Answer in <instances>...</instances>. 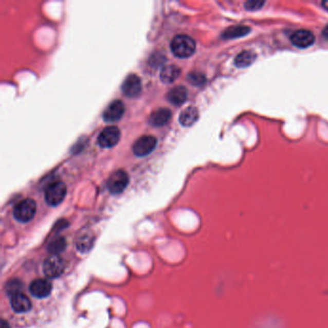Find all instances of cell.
Segmentation results:
<instances>
[{"label":"cell","instance_id":"6da1fadb","mask_svg":"<svg viewBox=\"0 0 328 328\" xmlns=\"http://www.w3.org/2000/svg\"><path fill=\"white\" fill-rule=\"evenodd\" d=\"M172 53L178 58H188L195 51V42L187 35H178L171 43Z\"/></svg>","mask_w":328,"mask_h":328},{"label":"cell","instance_id":"7a4b0ae2","mask_svg":"<svg viewBox=\"0 0 328 328\" xmlns=\"http://www.w3.org/2000/svg\"><path fill=\"white\" fill-rule=\"evenodd\" d=\"M37 205L33 199H24L19 202L14 208V216L20 223H28L36 214Z\"/></svg>","mask_w":328,"mask_h":328},{"label":"cell","instance_id":"3957f363","mask_svg":"<svg viewBox=\"0 0 328 328\" xmlns=\"http://www.w3.org/2000/svg\"><path fill=\"white\" fill-rule=\"evenodd\" d=\"M67 194V187L62 181H56L46 188L45 202L50 206H57L64 201Z\"/></svg>","mask_w":328,"mask_h":328},{"label":"cell","instance_id":"277c9868","mask_svg":"<svg viewBox=\"0 0 328 328\" xmlns=\"http://www.w3.org/2000/svg\"><path fill=\"white\" fill-rule=\"evenodd\" d=\"M66 264L59 255H51L45 259L43 269L45 276L49 278H57L63 275Z\"/></svg>","mask_w":328,"mask_h":328},{"label":"cell","instance_id":"5b68a950","mask_svg":"<svg viewBox=\"0 0 328 328\" xmlns=\"http://www.w3.org/2000/svg\"><path fill=\"white\" fill-rule=\"evenodd\" d=\"M129 183V176L123 170H119L112 173L108 180V190L112 194L122 193Z\"/></svg>","mask_w":328,"mask_h":328},{"label":"cell","instance_id":"8992f818","mask_svg":"<svg viewBox=\"0 0 328 328\" xmlns=\"http://www.w3.org/2000/svg\"><path fill=\"white\" fill-rule=\"evenodd\" d=\"M120 139V131L117 126L106 127L98 136L97 142L103 149L115 147Z\"/></svg>","mask_w":328,"mask_h":328},{"label":"cell","instance_id":"52a82bcc","mask_svg":"<svg viewBox=\"0 0 328 328\" xmlns=\"http://www.w3.org/2000/svg\"><path fill=\"white\" fill-rule=\"evenodd\" d=\"M157 140L153 136H142L133 145V152L136 156L144 157L151 153L156 148Z\"/></svg>","mask_w":328,"mask_h":328},{"label":"cell","instance_id":"ba28073f","mask_svg":"<svg viewBox=\"0 0 328 328\" xmlns=\"http://www.w3.org/2000/svg\"><path fill=\"white\" fill-rule=\"evenodd\" d=\"M29 291L35 298H47L52 291V284L47 279H36L30 284Z\"/></svg>","mask_w":328,"mask_h":328},{"label":"cell","instance_id":"9c48e42d","mask_svg":"<svg viewBox=\"0 0 328 328\" xmlns=\"http://www.w3.org/2000/svg\"><path fill=\"white\" fill-rule=\"evenodd\" d=\"M121 89L128 97H138L142 90V81L136 75H129L122 84Z\"/></svg>","mask_w":328,"mask_h":328},{"label":"cell","instance_id":"30bf717a","mask_svg":"<svg viewBox=\"0 0 328 328\" xmlns=\"http://www.w3.org/2000/svg\"><path fill=\"white\" fill-rule=\"evenodd\" d=\"M124 112L125 108L123 102L120 100H115L106 108L103 113V119L106 122H116L122 118Z\"/></svg>","mask_w":328,"mask_h":328},{"label":"cell","instance_id":"8fae6325","mask_svg":"<svg viewBox=\"0 0 328 328\" xmlns=\"http://www.w3.org/2000/svg\"><path fill=\"white\" fill-rule=\"evenodd\" d=\"M291 42L297 47L307 48L315 43V36L308 30H298L291 34Z\"/></svg>","mask_w":328,"mask_h":328},{"label":"cell","instance_id":"7c38bea8","mask_svg":"<svg viewBox=\"0 0 328 328\" xmlns=\"http://www.w3.org/2000/svg\"><path fill=\"white\" fill-rule=\"evenodd\" d=\"M11 306L15 313H26L32 308L29 298L23 293L11 297Z\"/></svg>","mask_w":328,"mask_h":328},{"label":"cell","instance_id":"4fadbf2b","mask_svg":"<svg viewBox=\"0 0 328 328\" xmlns=\"http://www.w3.org/2000/svg\"><path fill=\"white\" fill-rule=\"evenodd\" d=\"M171 117H172V113L169 109H166V108L158 109L155 112H153L150 115L149 123L152 126H163L170 120Z\"/></svg>","mask_w":328,"mask_h":328},{"label":"cell","instance_id":"5bb4252c","mask_svg":"<svg viewBox=\"0 0 328 328\" xmlns=\"http://www.w3.org/2000/svg\"><path fill=\"white\" fill-rule=\"evenodd\" d=\"M199 118V113L195 107H188L179 116V122L182 126H192Z\"/></svg>","mask_w":328,"mask_h":328},{"label":"cell","instance_id":"9a60e30c","mask_svg":"<svg viewBox=\"0 0 328 328\" xmlns=\"http://www.w3.org/2000/svg\"><path fill=\"white\" fill-rule=\"evenodd\" d=\"M188 97V92L185 87L179 86L171 89L168 94V99L169 101L173 105H182L187 100Z\"/></svg>","mask_w":328,"mask_h":328},{"label":"cell","instance_id":"2e32d148","mask_svg":"<svg viewBox=\"0 0 328 328\" xmlns=\"http://www.w3.org/2000/svg\"><path fill=\"white\" fill-rule=\"evenodd\" d=\"M181 75V69L174 65H168L161 70V80L165 84L174 82Z\"/></svg>","mask_w":328,"mask_h":328},{"label":"cell","instance_id":"e0dca14e","mask_svg":"<svg viewBox=\"0 0 328 328\" xmlns=\"http://www.w3.org/2000/svg\"><path fill=\"white\" fill-rule=\"evenodd\" d=\"M256 53L251 50H244L239 53L237 57L234 60L235 66L237 67H246L250 66L254 61L256 60Z\"/></svg>","mask_w":328,"mask_h":328},{"label":"cell","instance_id":"ac0fdd59","mask_svg":"<svg viewBox=\"0 0 328 328\" xmlns=\"http://www.w3.org/2000/svg\"><path fill=\"white\" fill-rule=\"evenodd\" d=\"M250 32V28L244 25H237V26H232L230 28L225 30L223 34L224 39H237V38L244 37L246 36Z\"/></svg>","mask_w":328,"mask_h":328},{"label":"cell","instance_id":"d6986e66","mask_svg":"<svg viewBox=\"0 0 328 328\" xmlns=\"http://www.w3.org/2000/svg\"><path fill=\"white\" fill-rule=\"evenodd\" d=\"M94 245V239L92 235H83L76 242V247L81 252H87Z\"/></svg>","mask_w":328,"mask_h":328},{"label":"cell","instance_id":"ffe728a7","mask_svg":"<svg viewBox=\"0 0 328 328\" xmlns=\"http://www.w3.org/2000/svg\"><path fill=\"white\" fill-rule=\"evenodd\" d=\"M67 246V242L65 238H58L52 241L48 246V251L52 255H58L60 252L64 251Z\"/></svg>","mask_w":328,"mask_h":328},{"label":"cell","instance_id":"44dd1931","mask_svg":"<svg viewBox=\"0 0 328 328\" xmlns=\"http://www.w3.org/2000/svg\"><path fill=\"white\" fill-rule=\"evenodd\" d=\"M23 289V283L20 280H11L7 283L6 286V291L8 295L11 297L21 294Z\"/></svg>","mask_w":328,"mask_h":328},{"label":"cell","instance_id":"7402d4cb","mask_svg":"<svg viewBox=\"0 0 328 328\" xmlns=\"http://www.w3.org/2000/svg\"><path fill=\"white\" fill-rule=\"evenodd\" d=\"M188 80H189V82L192 83L194 86H201L206 81L205 76L199 72L190 74L188 75Z\"/></svg>","mask_w":328,"mask_h":328},{"label":"cell","instance_id":"603a6c76","mask_svg":"<svg viewBox=\"0 0 328 328\" xmlns=\"http://www.w3.org/2000/svg\"><path fill=\"white\" fill-rule=\"evenodd\" d=\"M264 4H265L264 1H248L245 3V7L248 11H256L261 9Z\"/></svg>","mask_w":328,"mask_h":328},{"label":"cell","instance_id":"cb8c5ba5","mask_svg":"<svg viewBox=\"0 0 328 328\" xmlns=\"http://www.w3.org/2000/svg\"><path fill=\"white\" fill-rule=\"evenodd\" d=\"M0 328H11L7 321H1V324H0Z\"/></svg>","mask_w":328,"mask_h":328},{"label":"cell","instance_id":"d4e9b609","mask_svg":"<svg viewBox=\"0 0 328 328\" xmlns=\"http://www.w3.org/2000/svg\"><path fill=\"white\" fill-rule=\"evenodd\" d=\"M322 35L328 40V25H326V26L324 27V29L322 31Z\"/></svg>","mask_w":328,"mask_h":328},{"label":"cell","instance_id":"484cf974","mask_svg":"<svg viewBox=\"0 0 328 328\" xmlns=\"http://www.w3.org/2000/svg\"><path fill=\"white\" fill-rule=\"evenodd\" d=\"M322 6H323V8H324L325 10H327L328 11V1H323V2H322Z\"/></svg>","mask_w":328,"mask_h":328}]
</instances>
